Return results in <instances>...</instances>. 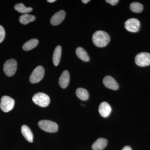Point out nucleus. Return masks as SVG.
I'll list each match as a JSON object with an SVG mask.
<instances>
[{"label": "nucleus", "mask_w": 150, "mask_h": 150, "mask_svg": "<svg viewBox=\"0 0 150 150\" xmlns=\"http://www.w3.org/2000/svg\"><path fill=\"white\" fill-rule=\"evenodd\" d=\"M136 64L141 67L150 65V54L147 52H142L137 54L135 57Z\"/></svg>", "instance_id": "423d86ee"}, {"label": "nucleus", "mask_w": 150, "mask_h": 150, "mask_svg": "<svg viewBox=\"0 0 150 150\" xmlns=\"http://www.w3.org/2000/svg\"><path fill=\"white\" fill-rule=\"evenodd\" d=\"M76 54L79 58L84 62H88L90 58L85 50L81 47H78L76 50Z\"/></svg>", "instance_id": "f3484780"}, {"label": "nucleus", "mask_w": 150, "mask_h": 150, "mask_svg": "<svg viewBox=\"0 0 150 150\" xmlns=\"http://www.w3.org/2000/svg\"><path fill=\"white\" fill-rule=\"evenodd\" d=\"M44 69L42 66H38L34 69L29 78V81L32 83H37L43 79L44 75Z\"/></svg>", "instance_id": "20e7f679"}, {"label": "nucleus", "mask_w": 150, "mask_h": 150, "mask_svg": "<svg viewBox=\"0 0 150 150\" xmlns=\"http://www.w3.org/2000/svg\"><path fill=\"white\" fill-rule=\"evenodd\" d=\"M108 141L103 138H99L94 142L92 148L93 150H102L105 148Z\"/></svg>", "instance_id": "ddd939ff"}, {"label": "nucleus", "mask_w": 150, "mask_h": 150, "mask_svg": "<svg viewBox=\"0 0 150 150\" xmlns=\"http://www.w3.org/2000/svg\"><path fill=\"white\" fill-rule=\"evenodd\" d=\"M125 27L129 32H138L140 28V21L137 18L129 19L125 22Z\"/></svg>", "instance_id": "6e6552de"}, {"label": "nucleus", "mask_w": 150, "mask_h": 150, "mask_svg": "<svg viewBox=\"0 0 150 150\" xmlns=\"http://www.w3.org/2000/svg\"><path fill=\"white\" fill-rule=\"evenodd\" d=\"M17 65L16 61L15 59H11L7 60L4 64V72L8 76H12L16 72Z\"/></svg>", "instance_id": "39448f33"}, {"label": "nucleus", "mask_w": 150, "mask_h": 150, "mask_svg": "<svg viewBox=\"0 0 150 150\" xmlns=\"http://www.w3.org/2000/svg\"><path fill=\"white\" fill-rule=\"evenodd\" d=\"M66 13L64 10L59 11L54 14L51 18L50 22L52 25H57L60 24L64 19Z\"/></svg>", "instance_id": "1a4fd4ad"}, {"label": "nucleus", "mask_w": 150, "mask_h": 150, "mask_svg": "<svg viewBox=\"0 0 150 150\" xmlns=\"http://www.w3.org/2000/svg\"><path fill=\"white\" fill-rule=\"evenodd\" d=\"M103 83L107 88L116 90L119 88V85L116 81L110 76L105 77L103 79Z\"/></svg>", "instance_id": "9d476101"}, {"label": "nucleus", "mask_w": 150, "mask_h": 150, "mask_svg": "<svg viewBox=\"0 0 150 150\" xmlns=\"http://www.w3.org/2000/svg\"><path fill=\"white\" fill-rule=\"evenodd\" d=\"M14 103V100L12 98L5 96L1 98L0 108L4 112H8L13 108Z\"/></svg>", "instance_id": "0eeeda50"}, {"label": "nucleus", "mask_w": 150, "mask_h": 150, "mask_svg": "<svg viewBox=\"0 0 150 150\" xmlns=\"http://www.w3.org/2000/svg\"><path fill=\"white\" fill-rule=\"evenodd\" d=\"M14 9L18 12L24 14L28 13L33 10L32 8L26 7L22 3L17 4L15 6Z\"/></svg>", "instance_id": "aec40b11"}, {"label": "nucleus", "mask_w": 150, "mask_h": 150, "mask_svg": "<svg viewBox=\"0 0 150 150\" xmlns=\"http://www.w3.org/2000/svg\"><path fill=\"white\" fill-rule=\"evenodd\" d=\"M35 19V17L34 16L28 14H24L20 17L19 20L22 24L26 25L29 23L34 21Z\"/></svg>", "instance_id": "a211bd4d"}, {"label": "nucleus", "mask_w": 150, "mask_h": 150, "mask_svg": "<svg viewBox=\"0 0 150 150\" xmlns=\"http://www.w3.org/2000/svg\"><path fill=\"white\" fill-rule=\"evenodd\" d=\"M32 100L35 104L42 107L48 106L50 101L49 97L43 93L35 94L33 97Z\"/></svg>", "instance_id": "f03ea898"}, {"label": "nucleus", "mask_w": 150, "mask_h": 150, "mask_svg": "<svg viewBox=\"0 0 150 150\" xmlns=\"http://www.w3.org/2000/svg\"><path fill=\"white\" fill-rule=\"evenodd\" d=\"M38 125L43 131L50 133H55L58 130V126L55 122L49 120H41Z\"/></svg>", "instance_id": "7ed1b4c3"}, {"label": "nucleus", "mask_w": 150, "mask_h": 150, "mask_svg": "<svg viewBox=\"0 0 150 150\" xmlns=\"http://www.w3.org/2000/svg\"><path fill=\"white\" fill-rule=\"evenodd\" d=\"M98 111L100 115L106 118L110 115L111 111V108L110 105L106 102L101 103L100 105Z\"/></svg>", "instance_id": "9b49d317"}, {"label": "nucleus", "mask_w": 150, "mask_h": 150, "mask_svg": "<svg viewBox=\"0 0 150 150\" xmlns=\"http://www.w3.org/2000/svg\"><path fill=\"white\" fill-rule=\"evenodd\" d=\"M105 1L107 3H109L111 5L114 6L117 4L119 1H118V0H107Z\"/></svg>", "instance_id": "5701e85b"}, {"label": "nucleus", "mask_w": 150, "mask_h": 150, "mask_svg": "<svg viewBox=\"0 0 150 150\" xmlns=\"http://www.w3.org/2000/svg\"><path fill=\"white\" fill-rule=\"evenodd\" d=\"M5 31L2 26L0 25V43H1L4 39Z\"/></svg>", "instance_id": "4be33fe9"}, {"label": "nucleus", "mask_w": 150, "mask_h": 150, "mask_svg": "<svg viewBox=\"0 0 150 150\" xmlns=\"http://www.w3.org/2000/svg\"><path fill=\"white\" fill-rule=\"evenodd\" d=\"M38 43V40L35 38L30 39L23 44V49L25 51H29L35 48Z\"/></svg>", "instance_id": "2eb2a0df"}, {"label": "nucleus", "mask_w": 150, "mask_h": 150, "mask_svg": "<svg viewBox=\"0 0 150 150\" xmlns=\"http://www.w3.org/2000/svg\"><path fill=\"white\" fill-rule=\"evenodd\" d=\"M47 1L48 2L53 3L56 1V0H48V1Z\"/></svg>", "instance_id": "a878e982"}, {"label": "nucleus", "mask_w": 150, "mask_h": 150, "mask_svg": "<svg viewBox=\"0 0 150 150\" xmlns=\"http://www.w3.org/2000/svg\"><path fill=\"white\" fill-rule=\"evenodd\" d=\"M130 7L132 12L136 13L141 12L143 10L142 4L138 2L132 3L130 5Z\"/></svg>", "instance_id": "412c9836"}, {"label": "nucleus", "mask_w": 150, "mask_h": 150, "mask_svg": "<svg viewBox=\"0 0 150 150\" xmlns=\"http://www.w3.org/2000/svg\"><path fill=\"white\" fill-rule=\"evenodd\" d=\"M92 40L96 46L102 48L107 46L110 42V37L105 31L98 30L93 33Z\"/></svg>", "instance_id": "f257e3e1"}, {"label": "nucleus", "mask_w": 150, "mask_h": 150, "mask_svg": "<svg viewBox=\"0 0 150 150\" xmlns=\"http://www.w3.org/2000/svg\"><path fill=\"white\" fill-rule=\"evenodd\" d=\"M122 150H132L131 147L129 146H126L122 149Z\"/></svg>", "instance_id": "b1692460"}, {"label": "nucleus", "mask_w": 150, "mask_h": 150, "mask_svg": "<svg viewBox=\"0 0 150 150\" xmlns=\"http://www.w3.org/2000/svg\"><path fill=\"white\" fill-rule=\"evenodd\" d=\"M76 94L79 99L82 100H86L89 98L88 92L84 88H80L77 89Z\"/></svg>", "instance_id": "6ab92c4d"}, {"label": "nucleus", "mask_w": 150, "mask_h": 150, "mask_svg": "<svg viewBox=\"0 0 150 150\" xmlns=\"http://www.w3.org/2000/svg\"><path fill=\"white\" fill-rule=\"evenodd\" d=\"M89 1V0H82V2L84 3V4H87V3H88Z\"/></svg>", "instance_id": "393cba45"}, {"label": "nucleus", "mask_w": 150, "mask_h": 150, "mask_svg": "<svg viewBox=\"0 0 150 150\" xmlns=\"http://www.w3.org/2000/svg\"><path fill=\"white\" fill-rule=\"evenodd\" d=\"M21 131L22 134L25 138V139L29 142L33 141V134L30 129L26 125H23L21 127Z\"/></svg>", "instance_id": "4468645a"}, {"label": "nucleus", "mask_w": 150, "mask_h": 150, "mask_svg": "<svg viewBox=\"0 0 150 150\" xmlns=\"http://www.w3.org/2000/svg\"><path fill=\"white\" fill-rule=\"evenodd\" d=\"M62 55V47L58 46L55 48L53 56V62L55 66L59 64Z\"/></svg>", "instance_id": "dca6fc26"}, {"label": "nucleus", "mask_w": 150, "mask_h": 150, "mask_svg": "<svg viewBox=\"0 0 150 150\" xmlns=\"http://www.w3.org/2000/svg\"><path fill=\"white\" fill-rule=\"evenodd\" d=\"M70 75L68 71H64L59 79V84L62 88L67 87L69 83Z\"/></svg>", "instance_id": "f8f14e48"}]
</instances>
